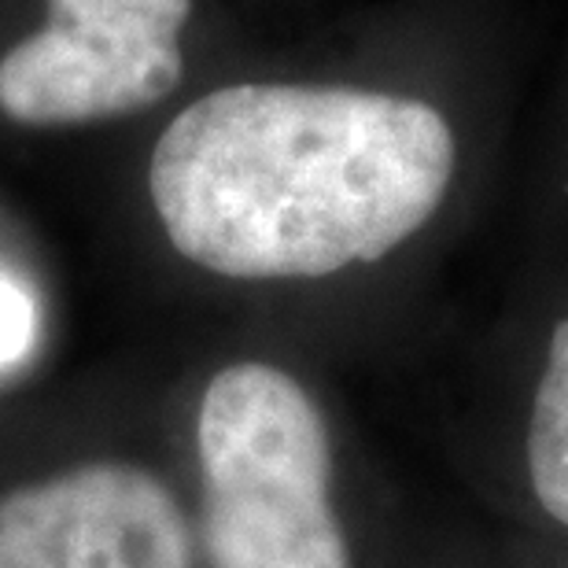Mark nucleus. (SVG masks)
I'll use <instances>...</instances> for the list:
<instances>
[{
    "mask_svg": "<svg viewBox=\"0 0 568 568\" xmlns=\"http://www.w3.org/2000/svg\"><path fill=\"white\" fill-rule=\"evenodd\" d=\"M465 174L458 119L428 97L244 82L170 122L148 189L189 263L233 281H328L422 241Z\"/></svg>",
    "mask_w": 568,
    "mask_h": 568,
    "instance_id": "obj_1",
    "label": "nucleus"
},
{
    "mask_svg": "<svg viewBox=\"0 0 568 568\" xmlns=\"http://www.w3.org/2000/svg\"><path fill=\"white\" fill-rule=\"evenodd\" d=\"M211 568H358L322 399L277 362L219 369L196 417Z\"/></svg>",
    "mask_w": 568,
    "mask_h": 568,
    "instance_id": "obj_2",
    "label": "nucleus"
},
{
    "mask_svg": "<svg viewBox=\"0 0 568 568\" xmlns=\"http://www.w3.org/2000/svg\"><path fill=\"white\" fill-rule=\"evenodd\" d=\"M52 22L0 60V111L22 126L133 115L181 82L192 0H49Z\"/></svg>",
    "mask_w": 568,
    "mask_h": 568,
    "instance_id": "obj_3",
    "label": "nucleus"
},
{
    "mask_svg": "<svg viewBox=\"0 0 568 568\" xmlns=\"http://www.w3.org/2000/svg\"><path fill=\"white\" fill-rule=\"evenodd\" d=\"M0 568H196V542L159 476L89 462L0 498Z\"/></svg>",
    "mask_w": 568,
    "mask_h": 568,
    "instance_id": "obj_4",
    "label": "nucleus"
},
{
    "mask_svg": "<svg viewBox=\"0 0 568 568\" xmlns=\"http://www.w3.org/2000/svg\"><path fill=\"white\" fill-rule=\"evenodd\" d=\"M484 480L503 531L568 547V281L554 284L498 351Z\"/></svg>",
    "mask_w": 568,
    "mask_h": 568,
    "instance_id": "obj_5",
    "label": "nucleus"
},
{
    "mask_svg": "<svg viewBox=\"0 0 568 568\" xmlns=\"http://www.w3.org/2000/svg\"><path fill=\"white\" fill-rule=\"evenodd\" d=\"M38 339V306L30 292L8 274H0V369L19 366Z\"/></svg>",
    "mask_w": 568,
    "mask_h": 568,
    "instance_id": "obj_6",
    "label": "nucleus"
},
{
    "mask_svg": "<svg viewBox=\"0 0 568 568\" xmlns=\"http://www.w3.org/2000/svg\"><path fill=\"white\" fill-rule=\"evenodd\" d=\"M550 200L558 207H568V126H565V138L554 152V166H550Z\"/></svg>",
    "mask_w": 568,
    "mask_h": 568,
    "instance_id": "obj_7",
    "label": "nucleus"
},
{
    "mask_svg": "<svg viewBox=\"0 0 568 568\" xmlns=\"http://www.w3.org/2000/svg\"><path fill=\"white\" fill-rule=\"evenodd\" d=\"M476 568H498V558H495V550H491V558H487V561H480V565H476Z\"/></svg>",
    "mask_w": 568,
    "mask_h": 568,
    "instance_id": "obj_8",
    "label": "nucleus"
}]
</instances>
